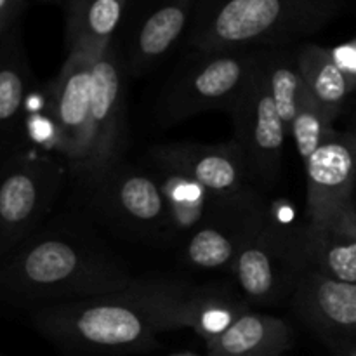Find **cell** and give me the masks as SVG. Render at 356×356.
<instances>
[{
    "label": "cell",
    "instance_id": "cell-16",
    "mask_svg": "<svg viewBox=\"0 0 356 356\" xmlns=\"http://www.w3.org/2000/svg\"><path fill=\"white\" fill-rule=\"evenodd\" d=\"M205 344L209 356H285L292 334L282 318L247 312Z\"/></svg>",
    "mask_w": 356,
    "mask_h": 356
},
{
    "label": "cell",
    "instance_id": "cell-9",
    "mask_svg": "<svg viewBox=\"0 0 356 356\" xmlns=\"http://www.w3.org/2000/svg\"><path fill=\"white\" fill-rule=\"evenodd\" d=\"M228 113L235 131L233 141L242 152L256 184L263 190L275 186L280 177L284 145L289 132L259 65L245 92Z\"/></svg>",
    "mask_w": 356,
    "mask_h": 356
},
{
    "label": "cell",
    "instance_id": "cell-15",
    "mask_svg": "<svg viewBox=\"0 0 356 356\" xmlns=\"http://www.w3.org/2000/svg\"><path fill=\"white\" fill-rule=\"evenodd\" d=\"M308 264L341 282L356 284V214L350 207L305 232Z\"/></svg>",
    "mask_w": 356,
    "mask_h": 356
},
{
    "label": "cell",
    "instance_id": "cell-1",
    "mask_svg": "<svg viewBox=\"0 0 356 356\" xmlns=\"http://www.w3.org/2000/svg\"><path fill=\"white\" fill-rule=\"evenodd\" d=\"M183 284L134 280L127 287L96 298L35 308V327L72 351L127 355L149 350L162 332L184 329Z\"/></svg>",
    "mask_w": 356,
    "mask_h": 356
},
{
    "label": "cell",
    "instance_id": "cell-27",
    "mask_svg": "<svg viewBox=\"0 0 356 356\" xmlns=\"http://www.w3.org/2000/svg\"><path fill=\"white\" fill-rule=\"evenodd\" d=\"M176 356H195V355H190V353H183V355H176Z\"/></svg>",
    "mask_w": 356,
    "mask_h": 356
},
{
    "label": "cell",
    "instance_id": "cell-13",
    "mask_svg": "<svg viewBox=\"0 0 356 356\" xmlns=\"http://www.w3.org/2000/svg\"><path fill=\"white\" fill-rule=\"evenodd\" d=\"M292 308L325 341L356 350V284L327 277L308 264L292 294Z\"/></svg>",
    "mask_w": 356,
    "mask_h": 356
},
{
    "label": "cell",
    "instance_id": "cell-20",
    "mask_svg": "<svg viewBox=\"0 0 356 356\" xmlns=\"http://www.w3.org/2000/svg\"><path fill=\"white\" fill-rule=\"evenodd\" d=\"M30 79L19 30L0 37V129L3 141L16 138L19 131Z\"/></svg>",
    "mask_w": 356,
    "mask_h": 356
},
{
    "label": "cell",
    "instance_id": "cell-17",
    "mask_svg": "<svg viewBox=\"0 0 356 356\" xmlns=\"http://www.w3.org/2000/svg\"><path fill=\"white\" fill-rule=\"evenodd\" d=\"M129 0H66L65 33L68 52L90 58L103 54L127 13Z\"/></svg>",
    "mask_w": 356,
    "mask_h": 356
},
{
    "label": "cell",
    "instance_id": "cell-22",
    "mask_svg": "<svg viewBox=\"0 0 356 356\" xmlns=\"http://www.w3.org/2000/svg\"><path fill=\"white\" fill-rule=\"evenodd\" d=\"M332 124L334 122L329 120V117L313 103L306 89L302 90L298 103V113L291 127V136L294 138L302 162H306L327 139L332 138L336 132Z\"/></svg>",
    "mask_w": 356,
    "mask_h": 356
},
{
    "label": "cell",
    "instance_id": "cell-23",
    "mask_svg": "<svg viewBox=\"0 0 356 356\" xmlns=\"http://www.w3.org/2000/svg\"><path fill=\"white\" fill-rule=\"evenodd\" d=\"M26 6L28 0H0V37L19 30V19Z\"/></svg>",
    "mask_w": 356,
    "mask_h": 356
},
{
    "label": "cell",
    "instance_id": "cell-26",
    "mask_svg": "<svg viewBox=\"0 0 356 356\" xmlns=\"http://www.w3.org/2000/svg\"><path fill=\"white\" fill-rule=\"evenodd\" d=\"M344 356H356V350L348 351V353H344Z\"/></svg>",
    "mask_w": 356,
    "mask_h": 356
},
{
    "label": "cell",
    "instance_id": "cell-21",
    "mask_svg": "<svg viewBox=\"0 0 356 356\" xmlns=\"http://www.w3.org/2000/svg\"><path fill=\"white\" fill-rule=\"evenodd\" d=\"M259 68L263 72L266 86L270 89L277 110L291 134L292 122L298 113V103L305 90L301 68L298 61V47L263 49L259 58Z\"/></svg>",
    "mask_w": 356,
    "mask_h": 356
},
{
    "label": "cell",
    "instance_id": "cell-14",
    "mask_svg": "<svg viewBox=\"0 0 356 356\" xmlns=\"http://www.w3.org/2000/svg\"><path fill=\"white\" fill-rule=\"evenodd\" d=\"M195 6L197 0H153L129 37L125 72L139 76L155 70L190 28Z\"/></svg>",
    "mask_w": 356,
    "mask_h": 356
},
{
    "label": "cell",
    "instance_id": "cell-4",
    "mask_svg": "<svg viewBox=\"0 0 356 356\" xmlns=\"http://www.w3.org/2000/svg\"><path fill=\"white\" fill-rule=\"evenodd\" d=\"M259 56L261 51H195L160 94V124L174 125L204 111L232 110L256 75Z\"/></svg>",
    "mask_w": 356,
    "mask_h": 356
},
{
    "label": "cell",
    "instance_id": "cell-19",
    "mask_svg": "<svg viewBox=\"0 0 356 356\" xmlns=\"http://www.w3.org/2000/svg\"><path fill=\"white\" fill-rule=\"evenodd\" d=\"M298 61L306 92L329 120L334 122L343 110L346 97L356 90L355 82L341 68L330 49L315 44L299 45Z\"/></svg>",
    "mask_w": 356,
    "mask_h": 356
},
{
    "label": "cell",
    "instance_id": "cell-7",
    "mask_svg": "<svg viewBox=\"0 0 356 356\" xmlns=\"http://www.w3.org/2000/svg\"><path fill=\"white\" fill-rule=\"evenodd\" d=\"M63 169L49 156L16 153L6 162L0 183V254L10 256L37 232L58 198Z\"/></svg>",
    "mask_w": 356,
    "mask_h": 356
},
{
    "label": "cell",
    "instance_id": "cell-3",
    "mask_svg": "<svg viewBox=\"0 0 356 356\" xmlns=\"http://www.w3.org/2000/svg\"><path fill=\"white\" fill-rule=\"evenodd\" d=\"M339 0H197L188 44L200 52L285 47L322 30Z\"/></svg>",
    "mask_w": 356,
    "mask_h": 356
},
{
    "label": "cell",
    "instance_id": "cell-8",
    "mask_svg": "<svg viewBox=\"0 0 356 356\" xmlns=\"http://www.w3.org/2000/svg\"><path fill=\"white\" fill-rule=\"evenodd\" d=\"M125 66L113 44L94 59L89 143L75 167L89 184L120 163L125 141Z\"/></svg>",
    "mask_w": 356,
    "mask_h": 356
},
{
    "label": "cell",
    "instance_id": "cell-24",
    "mask_svg": "<svg viewBox=\"0 0 356 356\" xmlns=\"http://www.w3.org/2000/svg\"><path fill=\"white\" fill-rule=\"evenodd\" d=\"M334 56H336L337 63L341 65V68L351 76V80L356 86V40L351 44L341 45V47L334 49Z\"/></svg>",
    "mask_w": 356,
    "mask_h": 356
},
{
    "label": "cell",
    "instance_id": "cell-6",
    "mask_svg": "<svg viewBox=\"0 0 356 356\" xmlns=\"http://www.w3.org/2000/svg\"><path fill=\"white\" fill-rule=\"evenodd\" d=\"M152 156L163 169L190 181L222 207L259 211V186L233 139L226 145L159 146L152 149Z\"/></svg>",
    "mask_w": 356,
    "mask_h": 356
},
{
    "label": "cell",
    "instance_id": "cell-5",
    "mask_svg": "<svg viewBox=\"0 0 356 356\" xmlns=\"http://www.w3.org/2000/svg\"><path fill=\"white\" fill-rule=\"evenodd\" d=\"M306 268L305 233L275 228L261 216L240 247L232 271L247 302L271 306L294 294Z\"/></svg>",
    "mask_w": 356,
    "mask_h": 356
},
{
    "label": "cell",
    "instance_id": "cell-18",
    "mask_svg": "<svg viewBox=\"0 0 356 356\" xmlns=\"http://www.w3.org/2000/svg\"><path fill=\"white\" fill-rule=\"evenodd\" d=\"M261 218L259 211H247L235 221H209L198 226L188 238L184 256L202 270H232L242 243Z\"/></svg>",
    "mask_w": 356,
    "mask_h": 356
},
{
    "label": "cell",
    "instance_id": "cell-11",
    "mask_svg": "<svg viewBox=\"0 0 356 356\" xmlns=\"http://www.w3.org/2000/svg\"><path fill=\"white\" fill-rule=\"evenodd\" d=\"M94 59L80 52H68L61 72L49 87L47 113L52 145L72 160L75 167L86 156L89 143L90 90Z\"/></svg>",
    "mask_w": 356,
    "mask_h": 356
},
{
    "label": "cell",
    "instance_id": "cell-12",
    "mask_svg": "<svg viewBox=\"0 0 356 356\" xmlns=\"http://www.w3.org/2000/svg\"><path fill=\"white\" fill-rule=\"evenodd\" d=\"M309 225H320L353 207L356 183V132H334L305 162Z\"/></svg>",
    "mask_w": 356,
    "mask_h": 356
},
{
    "label": "cell",
    "instance_id": "cell-25",
    "mask_svg": "<svg viewBox=\"0 0 356 356\" xmlns=\"http://www.w3.org/2000/svg\"><path fill=\"white\" fill-rule=\"evenodd\" d=\"M38 2H44V3H65L66 0H38Z\"/></svg>",
    "mask_w": 356,
    "mask_h": 356
},
{
    "label": "cell",
    "instance_id": "cell-2",
    "mask_svg": "<svg viewBox=\"0 0 356 356\" xmlns=\"http://www.w3.org/2000/svg\"><path fill=\"white\" fill-rule=\"evenodd\" d=\"M134 282L94 233L58 222L28 236L0 271L2 298L42 308L120 291Z\"/></svg>",
    "mask_w": 356,
    "mask_h": 356
},
{
    "label": "cell",
    "instance_id": "cell-10",
    "mask_svg": "<svg viewBox=\"0 0 356 356\" xmlns=\"http://www.w3.org/2000/svg\"><path fill=\"white\" fill-rule=\"evenodd\" d=\"M94 188V205L111 221L139 235H165L174 228L169 193L146 174L120 165L101 176Z\"/></svg>",
    "mask_w": 356,
    "mask_h": 356
}]
</instances>
